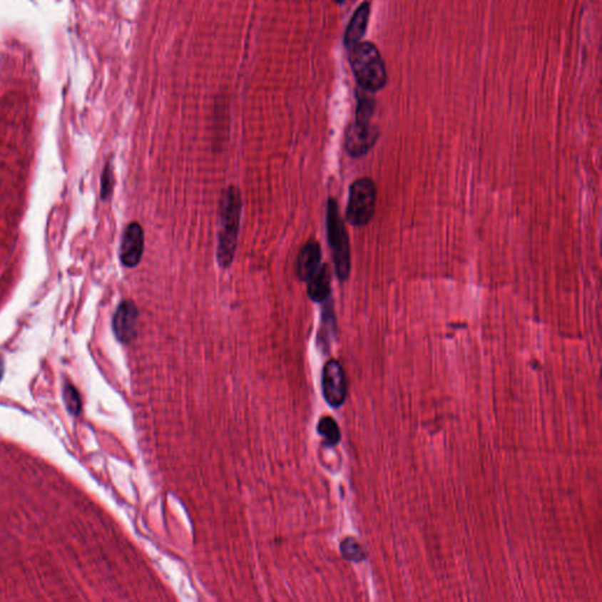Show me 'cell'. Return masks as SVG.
<instances>
[{
    "label": "cell",
    "mask_w": 602,
    "mask_h": 602,
    "mask_svg": "<svg viewBox=\"0 0 602 602\" xmlns=\"http://www.w3.org/2000/svg\"><path fill=\"white\" fill-rule=\"evenodd\" d=\"M241 192L237 186H228L221 194L219 205V233H218L217 259L223 268L233 262L238 248L240 228Z\"/></svg>",
    "instance_id": "cell-1"
},
{
    "label": "cell",
    "mask_w": 602,
    "mask_h": 602,
    "mask_svg": "<svg viewBox=\"0 0 602 602\" xmlns=\"http://www.w3.org/2000/svg\"><path fill=\"white\" fill-rule=\"evenodd\" d=\"M318 433L324 438L325 444L327 446L338 445L342 439L340 429L338 424L332 417H322L318 424Z\"/></svg>",
    "instance_id": "cell-13"
},
{
    "label": "cell",
    "mask_w": 602,
    "mask_h": 602,
    "mask_svg": "<svg viewBox=\"0 0 602 602\" xmlns=\"http://www.w3.org/2000/svg\"><path fill=\"white\" fill-rule=\"evenodd\" d=\"M350 63L357 83L362 88L375 93L385 87L387 83L385 61L374 44L360 41L352 47Z\"/></svg>",
    "instance_id": "cell-2"
},
{
    "label": "cell",
    "mask_w": 602,
    "mask_h": 602,
    "mask_svg": "<svg viewBox=\"0 0 602 602\" xmlns=\"http://www.w3.org/2000/svg\"><path fill=\"white\" fill-rule=\"evenodd\" d=\"M322 248L317 240H310L302 246L297 258L299 280L307 281L322 265Z\"/></svg>",
    "instance_id": "cell-9"
},
{
    "label": "cell",
    "mask_w": 602,
    "mask_h": 602,
    "mask_svg": "<svg viewBox=\"0 0 602 602\" xmlns=\"http://www.w3.org/2000/svg\"><path fill=\"white\" fill-rule=\"evenodd\" d=\"M335 332H337V322H335L333 306H332V302H330L326 305V307L322 311V328L318 335V345L324 351H328L332 340L335 338Z\"/></svg>",
    "instance_id": "cell-12"
},
{
    "label": "cell",
    "mask_w": 602,
    "mask_h": 602,
    "mask_svg": "<svg viewBox=\"0 0 602 602\" xmlns=\"http://www.w3.org/2000/svg\"><path fill=\"white\" fill-rule=\"evenodd\" d=\"M338 1H339V0H338ZM340 1H342V0H340Z\"/></svg>",
    "instance_id": "cell-18"
},
{
    "label": "cell",
    "mask_w": 602,
    "mask_h": 602,
    "mask_svg": "<svg viewBox=\"0 0 602 602\" xmlns=\"http://www.w3.org/2000/svg\"><path fill=\"white\" fill-rule=\"evenodd\" d=\"M371 14V4L362 3L355 11L351 21L348 24L347 30L345 32L344 41L347 49L351 50L352 47L362 41L367 30L368 21Z\"/></svg>",
    "instance_id": "cell-10"
},
{
    "label": "cell",
    "mask_w": 602,
    "mask_h": 602,
    "mask_svg": "<svg viewBox=\"0 0 602 602\" xmlns=\"http://www.w3.org/2000/svg\"><path fill=\"white\" fill-rule=\"evenodd\" d=\"M64 400L67 409L71 414L78 415L81 409V402L79 393L73 386L67 384L64 387Z\"/></svg>",
    "instance_id": "cell-15"
},
{
    "label": "cell",
    "mask_w": 602,
    "mask_h": 602,
    "mask_svg": "<svg viewBox=\"0 0 602 602\" xmlns=\"http://www.w3.org/2000/svg\"><path fill=\"white\" fill-rule=\"evenodd\" d=\"M145 248L144 230L141 224L131 223L125 228L119 246V259L125 267L133 268L139 265Z\"/></svg>",
    "instance_id": "cell-7"
},
{
    "label": "cell",
    "mask_w": 602,
    "mask_h": 602,
    "mask_svg": "<svg viewBox=\"0 0 602 602\" xmlns=\"http://www.w3.org/2000/svg\"><path fill=\"white\" fill-rule=\"evenodd\" d=\"M378 139L379 130L372 119L355 118L345 133V150L351 157H362L374 148Z\"/></svg>",
    "instance_id": "cell-5"
},
{
    "label": "cell",
    "mask_w": 602,
    "mask_h": 602,
    "mask_svg": "<svg viewBox=\"0 0 602 602\" xmlns=\"http://www.w3.org/2000/svg\"><path fill=\"white\" fill-rule=\"evenodd\" d=\"M1 375H3V362H0V379H1Z\"/></svg>",
    "instance_id": "cell-17"
},
{
    "label": "cell",
    "mask_w": 602,
    "mask_h": 602,
    "mask_svg": "<svg viewBox=\"0 0 602 602\" xmlns=\"http://www.w3.org/2000/svg\"><path fill=\"white\" fill-rule=\"evenodd\" d=\"M331 270L327 264L320 265L318 271L307 280V295L315 302H324L331 295Z\"/></svg>",
    "instance_id": "cell-11"
},
{
    "label": "cell",
    "mask_w": 602,
    "mask_h": 602,
    "mask_svg": "<svg viewBox=\"0 0 602 602\" xmlns=\"http://www.w3.org/2000/svg\"><path fill=\"white\" fill-rule=\"evenodd\" d=\"M326 228L328 244L331 246L335 272L342 281L347 280L351 273V248L347 231L345 228L338 205L335 199H330L326 208Z\"/></svg>",
    "instance_id": "cell-3"
},
{
    "label": "cell",
    "mask_w": 602,
    "mask_h": 602,
    "mask_svg": "<svg viewBox=\"0 0 602 602\" xmlns=\"http://www.w3.org/2000/svg\"><path fill=\"white\" fill-rule=\"evenodd\" d=\"M322 393L328 405L340 407L347 394V382L340 362L328 360L322 369Z\"/></svg>",
    "instance_id": "cell-6"
},
{
    "label": "cell",
    "mask_w": 602,
    "mask_h": 602,
    "mask_svg": "<svg viewBox=\"0 0 602 602\" xmlns=\"http://www.w3.org/2000/svg\"><path fill=\"white\" fill-rule=\"evenodd\" d=\"M139 312L132 300L121 301L112 320L114 335L123 344H130L137 337Z\"/></svg>",
    "instance_id": "cell-8"
},
{
    "label": "cell",
    "mask_w": 602,
    "mask_h": 602,
    "mask_svg": "<svg viewBox=\"0 0 602 602\" xmlns=\"http://www.w3.org/2000/svg\"><path fill=\"white\" fill-rule=\"evenodd\" d=\"M377 188L369 178H359L351 185L346 208V219L355 228H362L374 215Z\"/></svg>",
    "instance_id": "cell-4"
},
{
    "label": "cell",
    "mask_w": 602,
    "mask_h": 602,
    "mask_svg": "<svg viewBox=\"0 0 602 602\" xmlns=\"http://www.w3.org/2000/svg\"><path fill=\"white\" fill-rule=\"evenodd\" d=\"M342 556L352 562H362L366 559L365 549L354 538H346L340 545Z\"/></svg>",
    "instance_id": "cell-14"
},
{
    "label": "cell",
    "mask_w": 602,
    "mask_h": 602,
    "mask_svg": "<svg viewBox=\"0 0 602 602\" xmlns=\"http://www.w3.org/2000/svg\"><path fill=\"white\" fill-rule=\"evenodd\" d=\"M114 188V177L113 168L111 163H108L105 166L104 172L101 175V199L103 200H108V198L112 195Z\"/></svg>",
    "instance_id": "cell-16"
}]
</instances>
